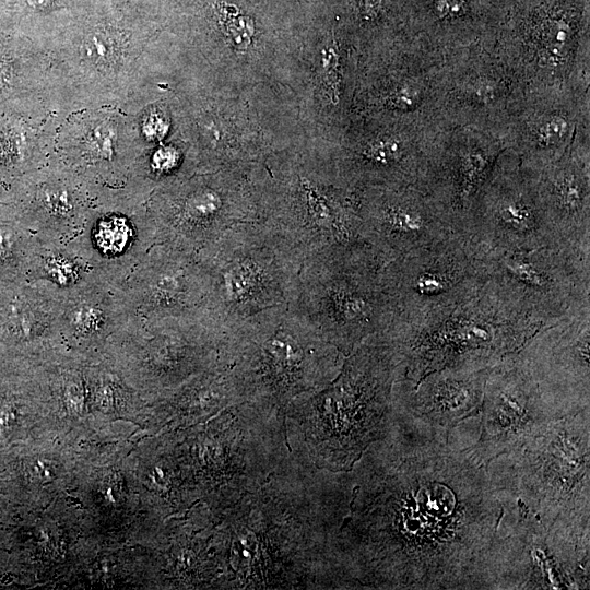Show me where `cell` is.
I'll use <instances>...</instances> for the list:
<instances>
[{
  "label": "cell",
  "mask_w": 590,
  "mask_h": 590,
  "mask_svg": "<svg viewBox=\"0 0 590 590\" xmlns=\"http://www.w3.org/2000/svg\"><path fill=\"white\" fill-rule=\"evenodd\" d=\"M398 406L405 429L392 406L396 436L387 421L347 527L358 578L382 589H496L505 510L487 468Z\"/></svg>",
  "instance_id": "1"
},
{
  "label": "cell",
  "mask_w": 590,
  "mask_h": 590,
  "mask_svg": "<svg viewBox=\"0 0 590 590\" xmlns=\"http://www.w3.org/2000/svg\"><path fill=\"white\" fill-rule=\"evenodd\" d=\"M546 324L488 278L462 303L415 320L393 317L378 337L391 351L397 377L413 385L440 369H487L517 353Z\"/></svg>",
  "instance_id": "2"
},
{
  "label": "cell",
  "mask_w": 590,
  "mask_h": 590,
  "mask_svg": "<svg viewBox=\"0 0 590 590\" xmlns=\"http://www.w3.org/2000/svg\"><path fill=\"white\" fill-rule=\"evenodd\" d=\"M221 357L241 394L279 401L328 385L345 355L285 304L264 309L227 332Z\"/></svg>",
  "instance_id": "3"
},
{
  "label": "cell",
  "mask_w": 590,
  "mask_h": 590,
  "mask_svg": "<svg viewBox=\"0 0 590 590\" xmlns=\"http://www.w3.org/2000/svg\"><path fill=\"white\" fill-rule=\"evenodd\" d=\"M373 246L330 248L306 259L288 306L345 356L385 331L397 308Z\"/></svg>",
  "instance_id": "4"
},
{
  "label": "cell",
  "mask_w": 590,
  "mask_h": 590,
  "mask_svg": "<svg viewBox=\"0 0 590 590\" xmlns=\"http://www.w3.org/2000/svg\"><path fill=\"white\" fill-rule=\"evenodd\" d=\"M489 476L500 498L520 503L545 528L590 533V406L552 422Z\"/></svg>",
  "instance_id": "5"
},
{
  "label": "cell",
  "mask_w": 590,
  "mask_h": 590,
  "mask_svg": "<svg viewBox=\"0 0 590 590\" xmlns=\"http://www.w3.org/2000/svg\"><path fill=\"white\" fill-rule=\"evenodd\" d=\"M206 273L202 308L225 334L247 318L288 304L300 260L257 222L239 224L198 252Z\"/></svg>",
  "instance_id": "6"
},
{
  "label": "cell",
  "mask_w": 590,
  "mask_h": 590,
  "mask_svg": "<svg viewBox=\"0 0 590 590\" xmlns=\"http://www.w3.org/2000/svg\"><path fill=\"white\" fill-rule=\"evenodd\" d=\"M397 364L386 343L374 334L345 356L339 374L309 408L322 410L329 457L351 470L370 444L381 438L388 416Z\"/></svg>",
  "instance_id": "7"
},
{
  "label": "cell",
  "mask_w": 590,
  "mask_h": 590,
  "mask_svg": "<svg viewBox=\"0 0 590 590\" xmlns=\"http://www.w3.org/2000/svg\"><path fill=\"white\" fill-rule=\"evenodd\" d=\"M269 198L256 222L302 264L326 249L369 245L362 235L357 190L299 167L282 170Z\"/></svg>",
  "instance_id": "8"
},
{
  "label": "cell",
  "mask_w": 590,
  "mask_h": 590,
  "mask_svg": "<svg viewBox=\"0 0 590 590\" xmlns=\"http://www.w3.org/2000/svg\"><path fill=\"white\" fill-rule=\"evenodd\" d=\"M382 278L396 304L394 317L415 320L472 297L488 273L482 249L465 235L451 232L390 261Z\"/></svg>",
  "instance_id": "9"
},
{
  "label": "cell",
  "mask_w": 590,
  "mask_h": 590,
  "mask_svg": "<svg viewBox=\"0 0 590 590\" xmlns=\"http://www.w3.org/2000/svg\"><path fill=\"white\" fill-rule=\"evenodd\" d=\"M526 94L493 40L445 54L441 114L450 128H474L504 142Z\"/></svg>",
  "instance_id": "10"
},
{
  "label": "cell",
  "mask_w": 590,
  "mask_h": 590,
  "mask_svg": "<svg viewBox=\"0 0 590 590\" xmlns=\"http://www.w3.org/2000/svg\"><path fill=\"white\" fill-rule=\"evenodd\" d=\"M156 243L198 255L235 226L256 222L240 181L199 176L155 188L146 200Z\"/></svg>",
  "instance_id": "11"
},
{
  "label": "cell",
  "mask_w": 590,
  "mask_h": 590,
  "mask_svg": "<svg viewBox=\"0 0 590 590\" xmlns=\"http://www.w3.org/2000/svg\"><path fill=\"white\" fill-rule=\"evenodd\" d=\"M482 251L554 246L539 201L535 175L505 148L477 190L464 233Z\"/></svg>",
  "instance_id": "12"
},
{
  "label": "cell",
  "mask_w": 590,
  "mask_h": 590,
  "mask_svg": "<svg viewBox=\"0 0 590 590\" xmlns=\"http://www.w3.org/2000/svg\"><path fill=\"white\" fill-rule=\"evenodd\" d=\"M503 542L496 589H589L590 534L545 528L520 503Z\"/></svg>",
  "instance_id": "13"
},
{
  "label": "cell",
  "mask_w": 590,
  "mask_h": 590,
  "mask_svg": "<svg viewBox=\"0 0 590 590\" xmlns=\"http://www.w3.org/2000/svg\"><path fill=\"white\" fill-rule=\"evenodd\" d=\"M483 253L488 278L546 326L590 308V256L558 246Z\"/></svg>",
  "instance_id": "14"
},
{
  "label": "cell",
  "mask_w": 590,
  "mask_h": 590,
  "mask_svg": "<svg viewBox=\"0 0 590 590\" xmlns=\"http://www.w3.org/2000/svg\"><path fill=\"white\" fill-rule=\"evenodd\" d=\"M447 130L378 116L346 144L342 184L353 190L417 187L423 191Z\"/></svg>",
  "instance_id": "15"
},
{
  "label": "cell",
  "mask_w": 590,
  "mask_h": 590,
  "mask_svg": "<svg viewBox=\"0 0 590 590\" xmlns=\"http://www.w3.org/2000/svg\"><path fill=\"white\" fill-rule=\"evenodd\" d=\"M516 357L554 420L590 406V308L542 327Z\"/></svg>",
  "instance_id": "16"
},
{
  "label": "cell",
  "mask_w": 590,
  "mask_h": 590,
  "mask_svg": "<svg viewBox=\"0 0 590 590\" xmlns=\"http://www.w3.org/2000/svg\"><path fill=\"white\" fill-rule=\"evenodd\" d=\"M445 55L409 32L389 47L366 88L373 115L446 129L441 114Z\"/></svg>",
  "instance_id": "17"
},
{
  "label": "cell",
  "mask_w": 590,
  "mask_h": 590,
  "mask_svg": "<svg viewBox=\"0 0 590 590\" xmlns=\"http://www.w3.org/2000/svg\"><path fill=\"white\" fill-rule=\"evenodd\" d=\"M480 413V437L467 451L485 468L523 450L556 421L516 353L488 369Z\"/></svg>",
  "instance_id": "18"
},
{
  "label": "cell",
  "mask_w": 590,
  "mask_h": 590,
  "mask_svg": "<svg viewBox=\"0 0 590 590\" xmlns=\"http://www.w3.org/2000/svg\"><path fill=\"white\" fill-rule=\"evenodd\" d=\"M66 244L92 272L119 285L156 244L146 201L121 192L95 198L81 229Z\"/></svg>",
  "instance_id": "19"
},
{
  "label": "cell",
  "mask_w": 590,
  "mask_h": 590,
  "mask_svg": "<svg viewBox=\"0 0 590 590\" xmlns=\"http://www.w3.org/2000/svg\"><path fill=\"white\" fill-rule=\"evenodd\" d=\"M224 339L225 333L200 308L158 318L135 315L117 344L138 350L141 371L163 384L212 364L221 354Z\"/></svg>",
  "instance_id": "20"
},
{
  "label": "cell",
  "mask_w": 590,
  "mask_h": 590,
  "mask_svg": "<svg viewBox=\"0 0 590 590\" xmlns=\"http://www.w3.org/2000/svg\"><path fill=\"white\" fill-rule=\"evenodd\" d=\"M357 193L362 235L389 262L453 232L444 209L417 187Z\"/></svg>",
  "instance_id": "21"
},
{
  "label": "cell",
  "mask_w": 590,
  "mask_h": 590,
  "mask_svg": "<svg viewBox=\"0 0 590 590\" xmlns=\"http://www.w3.org/2000/svg\"><path fill=\"white\" fill-rule=\"evenodd\" d=\"M118 287L135 315L158 318L202 308L208 279L197 253L156 243Z\"/></svg>",
  "instance_id": "22"
},
{
  "label": "cell",
  "mask_w": 590,
  "mask_h": 590,
  "mask_svg": "<svg viewBox=\"0 0 590 590\" xmlns=\"http://www.w3.org/2000/svg\"><path fill=\"white\" fill-rule=\"evenodd\" d=\"M534 175L554 246L590 256V121L579 125L557 162Z\"/></svg>",
  "instance_id": "23"
},
{
  "label": "cell",
  "mask_w": 590,
  "mask_h": 590,
  "mask_svg": "<svg viewBox=\"0 0 590 590\" xmlns=\"http://www.w3.org/2000/svg\"><path fill=\"white\" fill-rule=\"evenodd\" d=\"M590 121V99L570 88L527 91L504 139L523 168L539 174L570 146L579 125Z\"/></svg>",
  "instance_id": "24"
},
{
  "label": "cell",
  "mask_w": 590,
  "mask_h": 590,
  "mask_svg": "<svg viewBox=\"0 0 590 590\" xmlns=\"http://www.w3.org/2000/svg\"><path fill=\"white\" fill-rule=\"evenodd\" d=\"M504 149L500 139L474 128L446 131L423 191L444 209L455 233L463 235L471 203Z\"/></svg>",
  "instance_id": "25"
},
{
  "label": "cell",
  "mask_w": 590,
  "mask_h": 590,
  "mask_svg": "<svg viewBox=\"0 0 590 590\" xmlns=\"http://www.w3.org/2000/svg\"><path fill=\"white\" fill-rule=\"evenodd\" d=\"M19 190L28 229L44 240L66 243L74 237L94 202L85 182L51 154L26 173Z\"/></svg>",
  "instance_id": "26"
},
{
  "label": "cell",
  "mask_w": 590,
  "mask_h": 590,
  "mask_svg": "<svg viewBox=\"0 0 590 590\" xmlns=\"http://www.w3.org/2000/svg\"><path fill=\"white\" fill-rule=\"evenodd\" d=\"M488 369H440L415 385L396 377L391 398L413 416L450 433L463 420L480 414Z\"/></svg>",
  "instance_id": "27"
},
{
  "label": "cell",
  "mask_w": 590,
  "mask_h": 590,
  "mask_svg": "<svg viewBox=\"0 0 590 590\" xmlns=\"http://www.w3.org/2000/svg\"><path fill=\"white\" fill-rule=\"evenodd\" d=\"M56 314L62 342L83 347L115 345L135 316L118 285L97 274L57 295Z\"/></svg>",
  "instance_id": "28"
},
{
  "label": "cell",
  "mask_w": 590,
  "mask_h": 590,
  "mask_svg": "<svg viewBox=\"0 0 590 590\" xmlns=\"http://www.w3.org/2000/svg\"><path fill=\"white\" fill-rule=\"evenodd\" d=\"M48 94L50 68L45 50L21 36L0 33V106L15 111L14 106L23 102H46Z\"/></svg>",
  "instance_id": "29"
},
{
  "label": "cell",
  "mask_w": 590,
  "mask_h": 590,
  "mask_svg": "<svg viewBox=\"0 0 590 590\" xmlns=\"http://www.w3.org/2000/svg\"><path fill=\"white\" fill-rule=\"evenodd\" d=\"M27 117L5 110L0 115V169L9 173L31 172L45 164L51 154L50 133L37 132Z\"/></svg>",
  "instance_id": "30"
},
{
  "label": "cell",
  "mask_w": 590,
  "mask_h": 590,
  "mask_svg": "<svg viewBox=\"0 0 590 590\" xmlns=\"http://www.w3.org/2000/svg\"><path fill=\"white\" fill-rule=\"evenodd\" d=\"M27 274L30 280L47 285L57 295L73 290L95 275L66 243L40 238Z\"/></svg>",
  "instance_id": "31"
},
{
  "label": "cell",
  "mask_w": 590,
  "mask_h": 590,
  "mask_svg": "<svg viewBox=\"0 0 590 590\" xmlns=\"http://www.w3.org/2000/svg\"><path fill=\"white\" fill-rule=\"evenodd\" d=\"M219 12L226 37L237 49H247L255 33L252 21L228 4L223 5Z\"/></svg>",
  "instance_id": "32"
},
{
  "label": "cell",
  "mask_w": 590,
  "mask_h": 590,
  "mask_svg": "<svg viewBox=\"0 0 590 590\" xmlns=\"http://www.w3.org/2000/svg\"><path fill=\"white\" fill-rule=\"evenodd\" d=\"M322 64L324 80L331 91V99L333 103H338L343 76L340 64L339 47L335 45L324 47L322 52Z\"/></svg>",
  "instance_id": "33"
},
{
  "label": "cell",
  "mask_w": 590,
  "mask_h": 590,
  "mask_svg": "<svg viewBox=\"0 0 590 590\" xmlns=\"http://www.w3.org/2000/svg\"><path fill=\"white\" fill-rule=\"evenodd\" d=\"M63 398L69 411L78 413L82 410L84 385L79 373H72L63 379Z\"/></svg>",
  "instance_id": "34"
}]
</instances>
